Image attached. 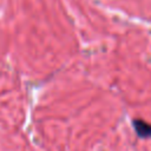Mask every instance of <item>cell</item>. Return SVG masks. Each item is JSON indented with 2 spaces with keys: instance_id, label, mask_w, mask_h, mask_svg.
I'll return each instance as SVG.
<instances>
[{
  "instance_id": "obj_1",
  "label": "cell",
  "mask_w": 151,
  "mask_h": 151,
  "mask_svg": "<svg viewBox=\"0 0 151 151\" xmlns=\"http://www.w3.org/2000/svg\"><path fill=\"white\" fill-rule=\"evenodd\" d=\"M132 125L139 138L151 139V124L150 123H146L143 119H133Z\"/></svg>"
}]
</instances>
